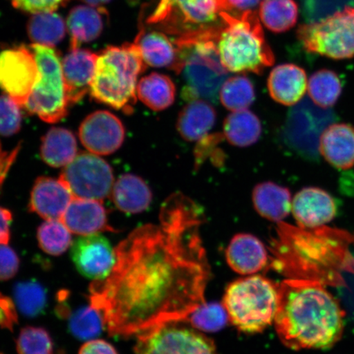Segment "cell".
<instances>
[{
    "instance_id": "5bb4252c",
    "label": "cell",
    "mask_w": 354,
    "mask_h": 354,
    "mask_svg": "<svg viewBox=\"0 0 354 354\" xmlns=\"http://www.w3.org/2000/svg\"><path fill=\"white\" fill-rule=\"evenodd\" d=\"M79 136L84 147L97 155L116 152L125 140V128L114 114L108 111H97L82 122Z\"/></svg>"
},
{
    "instance_id": "ba28073f",
    "label": "cell",
    "mask_w": 354,
    "mask_h": 354,
    "mask_svg": "<svg viewBox=\"0 0 354 354\" xmlns=\"http://www.w3.org/2000/svg\"><path fill=\"white\" fill-rule=\"evenodd\" d=\"M220 12L216 0H158L146 22L178 38L221 29Z\"/></svg>"
},
{
    "instance_id": "b9f144b4",
    "label": "cell",
    "mask_w": 354,
    "mask_h": 354,
    "mask_svg": "<svg viewBox=\"0 0 354 354\" xmlns=\"http://www.w3.org/2000/svg\"><path fill=\"white\" fill-rule=\"evenodd\" d=\"M19 10L32 13L54 12L69 0H11Z\"/></svg>"
},
{
    "instance_id": "cb8c5ba5",
    "label": "cell",
    "mask_w": 354,
    "mask_h": 354,
    "mask_svg": "<svg viewBox=\"0 0 354 354\" xmlns=\"http://www.w3.org/2000/svg\"><path fill=\"white\" fill-rule=\"evenodd\" d=\"M111 196L118 209L127 214H140L147 209L153 198L145 180L133 174L119 177Z\"/></svg>"
},
{
    "instance_id": "5b68a950",
    "label": "cell",
    "mask_w": 354,
    "mask_h": 354,
    "mask_svg": "<svg viewBox=\"0 0 354 354\" xmlns=\"http://www.w3.org/2000/svg\"><path fill=\"white\" fill-rule=\"evenodd\" d=\"M219 32L211 30L174 39L179 51L180 74L185 81L184 99L214 102L218 98L221 87L229 76L216 47Z\"/></svg>"
},
{
    "instance_id": "74e56055",
    "label": "cell",
    "mask_w": 354,
    "mask_h": 354,
    "mask_svg": "<svg viewBox=\"0 0 354 354\" xmlns=\"http://www.w3.org/2000/svg\"><path fill=\"white\" fill-rule=\"evenodd\" d=\"M19 354H54L50 334L39 327L28 326L21 330L17 342Z\"/></svg>"
},
{
    "instance_id": "8fae6325",
    "label": "cell",
    "mask_w": 354,
    "mask_h": 354,
    "mask_svg": "<svg viewBox=\"0 0 354 354\" xmlns=\"http://www.w3.org/2000/svg\"><path fill=\"white\" fill-rule=\"evenodd\" d=\"M134 351L135 354H218L212 339L177 322L141 332Z\"/></svg>"
},
{
    "instance_id": "7a4b0ae2",
    "label": "cell",
    "mask_w": 354,
    "mask_h": 354,
    "mask_svg": "<svg viewBox=\"0 0 354 354\" xmlns=\"http://www.w3.org/2000/svg\"><path fill=\"white\" fill-rule=\"evenodd\" d=\"M277 333L286 347L330 348L342 339L345 314L321 282L290 277L278 284Z\"/></svg>"
},
{
    "instance_id": "e0dca14e",
    "label": "cell",
    "mask_w": 354,
    "mask_h": 354,
    "mask_svg": "<svg viewBox=\"0 0 354 354\" xmlns=\"http://www.w3.org/2000/svg\"><path fill=\"white\" fill-rule=\"evenodd\" d=\"M73 198L59 179L39 177L30 194L29 209L46 220H61Z\"/></svg>"
},
{
    "instance_id": "60d3db41",
    "label": "cell",
    "mask_w": 354,
    "mask_h": 354,
    "mask_svg": "<svg viewBox=\"0 0 354 354\" xmlns=\"http://www.w3.org/2000/svg\"><path fill=\"white\" fill-rule=\"evenodd\" d=\"M19 257L7 245H0V281L10 280L19 271Z\"/></svg>"
},
{
    "instance_id": "bcb514c9",
    "label": "cell",
    "mask_w": 354,
    "mask_h": 354,
    "mask_svg": "<svg viewBox=\"0 0 354 354\" xmlns=\"http://www.w3.org/2000/svg\"><path fill=\"white\" fill-rule=\"evenodd\" d=\"M17 153V151H13L11 153L4 152L1 144H0V185L3 184L4 179H6L8 171L16 158Z\"/></svg>"
},
{
    "instance_id": "277c9868",
    "label": "cell",
    "mask_w": 354,
    "mask_h": 354,
    "mask_svg": "<svg viewBox=\"0 0 354 354\" xmlns=\"http://www.w3.org/2000/svg\"><path fill=\"white\" fill-rule=\"evenodd\" d=\"M138 46H109L98 55L91 95L95 100L131 113L136 103L138 77L146 70Z\"/></svg>"
},
{
    "instance_id": "f546056e",
    "label": "cell",
    "mask_w": 354,
    "mask_h": 354,
    "mask_svg": "<svg viewBox=\"0 0 354 354\" xmlns=\"http://www.w3.org/2000/svg\"><path fill=\"white\" fill-rule=\"evenodd\" d=\"M259 12L267 28L281 33L294 28L298 20L299 8L295 0H263Z\"/></svg>"
},
{
    "instance_id": "2e32d148",
    "label": "cell",
    "mask_w": 354,
    "mask_h": 354,
    "mask_svg": "<svg viewBox=\"0 0 354 354\" xmlns=\"http://www.w3.org/2000/svg\"><path fill=\"white\" fill-rule=\"evenodd\" d=\"M98 55L87 50L72 48L62 61L66 96L69 106L77 104L91 91Z\"/></svg>"
},
{
    "instance_id": "ee69618b",
    "label": "cell",
    "mask_w": 354,
    "mask_h": 354,
    "mask_svg": "<svg viewBox=\"0 0 354 354\" xmlns=\"http://www.w3.org/2000/svg\"><path fill=\"white\" fill-rule=\"evenodd\" d=\"M79 354H118L112 344L104 340H91L83 345Z\"/></svg>"
},
{
    "instance_id": "44dd1931",
    "label": "cell",
    "mask_w": 354,
    "mask_h": 354,
    "mask_svg": "<svg viewBox=\"0 0 354 354\" xmlns=\"http://www.w3.org/2000/svg\"><path fill=\"white\" fill-rule=\"evenodd\" d=\"M269 94L277 103L291 106L298 104L308 88L306 73L295 64L276 66L268 77Z\"/></svg>"
},
{
    "instance_id": "484cf974",
    "label": "cell",
    "mask_w": 354,
    "mask_h": 354,
    "mask_svg": "<svg viewBox=\"0 0 354 354\" xmlns=\"http://www.w3.org/2000/svg\"><path fill=\"white\" fill-rule=\"evenodd\" d=\"M104 8L93 6H77L73 8L68 17V28L72 48L80 44L95 41L103 32Z\"/></svg>"
},
{
    "instance_id": "83f0119b",
    "label": "cell",
    "mask_w": 354,
    "mask_h": 354,
    "mask_svg": "<svg viewBox=\"0 0 354 354\" xmlns=\"http://www.w3.org/2000/svg\"><path fill=\"white\" fill-rule=\"evenodd\" d=\"M136 95L148 108L159 112L174 103L176 86L167 75L153 73L140 80Z\"/></svg>"
},
{
    "instance_id": "d590c367",
    "label": "cell",
    "mask_w": 354,
    "mask_h": 354,
    "mask_svg": "<svg viewBox=\"0 0 354 354\" xmlns=\"http://www.w3.org/2000/svg\"><path fill=\"white\" fill-rule=\"evenodd\" d=\"M187 320L197 330L216 332L227 324L229 317L223 304L205 303L190 314Z\"/></svg>"
},
{
    "instance_id": "4316f807",
    "label": "cell",
    "mask_w": 354,
    "mask_h": 354,
    "mask_svg": "<svg viewBox=\"0 0 354 354\" xmlns=\"http://www.w3.org/2000/svg\"><path fill=\"white\" fill-rule=\"evenodd\" d=\"M77 154L76 138L65 128L54 127L43 137L41 155L44 162L54 167H65Z\"/></svg>"
},
{
    "instance_id": "ab89813d",
    "label": "cell",
    "mask_w": 354,
    "mask_h": 354,
    "mask_svg": "<svg viewBox=\"0 0 354 354\" xmlns=\"http://www.w3.org/2000/svg\"><path fill=\"white\" fill-rule=\"evenodd\" d=\"M21 106L10 96H0V135L11 136L21 129Z\"/></svg>"
},
{
    "instance_id": "52a82bcc",
    "label": "cell",
    "mask_w": 354,
    "mask_h": 354,
    "mask_svg": "<svg viewBox=\"0 0 354 354\" xmlns=\"http://www.w3.org/2000/svg\"><path fill=\"white\" fill-rule=\"evenodd\" d=\"M39 68L38 81L24 108L48 123H56L68 113L63 68L59 53L52 47L33 44L30 46Z\"/></svg>"
},
{
    "instance_id": "6da1fadb",
    "label": "cell",
    "mask_w": 354,
    "mask_h": 354,
    "mask_svg": "<svg viewBox=\"0 0 354 354\" xmlns=\"http://www.w3.org/2000/svg\"><path fill=\"white\" fill-rule=\"evenodd\" d=\"M203 216L192 199L172 194L158 225L136 228L116 247L112 272L94 281L88 295L111 335L187 320L206 303L210 266L201 236Z\"/></svg>"
},
{
    "instance_id": "ac0fdd59",
    "label": "cell",
    "mask_w": 354,
    "mask_h": 354,
    "mask_svg": "<svg viewBox=\"0 0 354 354\" xmlns=\"http://www.w3.org/2000/svg\"><path fill=\"white\" fill-rule=\"evenodd\" d=\"M61 221L72 233L79 236L115 232L108 223L107 212L102 202L73 198Z\"/></svg>"
},
{
    "instance_id": "3957f363",
    "label": "cell",
    "mask_w": 354,
    "mask_h": 354,
    "mask_svg": "<svg viewBox=\"0 0 354 354\" xmlns=\"http://www.w3.org/2000/svg\"><path fill=\"white\" fill-rule=\"evenodd\" d=\"M220 16L224 25L216 43L221 64L228 72L261 74L274 64L275 57L255 11L239 15L221 12Z\"/></svg>"
},
{
    "instance_id": "f1b7e54d",
    "label": "cell",
    "mask_w": 354,
    "mask_h": 354,
    "mask_svg": "<svg viewBox=\"0 0 354 354\" xmlns=\"http://www.w3.org/2000/svg\"><path fill=\"white\" fill-rule=\"evenodd\" d=\"M225 138L238 147L254 145L262 134V125L251 111L243 109L229 114L223 124Z\"/></svg>"
},
{
    "instance_id": "9a60e30c",
    "label": "cell",
    "mask_w": 354,
    "mask_h": 354,
    "mask_svg": "<svg viewBox=\"0 0 354 354\" xmlns=\"http://www.w3.org/2000/svg\"><path fill=\"white\" fill-rule=\"evenodd\" d=\"M291 212L299 228L317 230L335 218L337 206L326 190L307 187L292 199Z\"/></svg>"
},
{
    "instance_id": "7bdbcfd3",
    "label": "cell",
    "mask_w": 354,
    "mask_h": 354,
    "mask_svg": "<svg viewBox=\"0 0 354 354\" xmlns=\"http://www.w3.org/2000/svg\"><path fill=\"white\" fill-rule=\"evenodd\" d=\"M221 12L232 15H239L249 10H253L260 3V0H216Z\"/></svg>"
},
{
    "instance_id": "4dcf8cb0",
    "label": "cell",
    "mask_w": 354,
    "mask_h": 354,
    "mask_svg": "<svg viewBox=\"0 0 354 354\" xmlns=\"http://www.w3.org/2000/svg\"><path fill=\"white\" fill-rule=\"evenodd\" d=\"M28 32L34 44L53 48L64 38L66 26L54 12L35 13L28 22Z\"/></svg>"
},
{
    "instance_id": "8992f818",
    "label": "cell",
    "mask_w": 354,
    "mask_h": 354,
    "mask_svg": "<svg viewBox=\"0 0 354 354\" xmlns=\"http://www.w3.org/2000/svg\"><path fill=\"white\" fill-rule=\"evenodd\" d=\"M278 286L262 276L239 279L225 290L223 305L229 320L239 330L262 332L275 320Z\"/></svg>"
},
{
    "instance_id": "603a6c76",
    "label": "cell",
    "mask_w": 354,
    "mask_h": 354,
    "mask_svg": "<svg viewBox=\"0 0 354 354\" xmlns=\"http://www.w3.org/2000/svg\"><path fill=\"white\" fill-rule=\"evenodd\" d=\"M216 118V111L209 102L194 100L180 111L177 118V131L185 140H201L214 127Z\"/></svg>"
},
{
    "instance_id": "f35d334b",
    "label": "cell",
    "mask_w": 354,
    "mask_h": 354,
    "mask_svg": "<svg viewBox=\"0 0 354 354\" xmlns=\"http://www.w3.org/2000/svg\"><path fill=\"white\" fill-rule=\"evenodd\" d=\"M300 3L307 22L319 21L345 7L354 6V0H300Z\"/></svg>"
},
{
    "instance_id": "7402d4cb",
    "label": "cell",
    "mask_w": 354,
    "mask_h": 354,
    "mask_svg": "<svg viewBox=\"0 0 354 354\" xmlns=\"http://www.w3.org/2000/svg\"><path fill=\"white\" fill-rule=\"evenodd\" d=\"M135 44L139 47L146 65L169 68L180 74L178 48L165 33L158 30H141L137 35Z\"/></svg>"
},
{
    "instance_id": "f6af8a7d",
    "label": "cell",
    "mask_w": 354,
    "mask_h": 354,
    "mask_svg": "<svg viewBox=\"0 0 354 354\" xmlns=\"http://www.w3.org/2000/svg\"><path fill=\"white\" fill-rule=\"evenodd\" d=\"M11 212L0 206V245H8L10 240Z\"/></svg>"
},
{
    "instance_id": "ffe728a7",
    "label": "cell",
    "mask_w": 354,
    "mask_h": 354,
    "mask_svg": "<svg viewBox=\"0 0 354 354\" xmlns=\"http://www.w3.org/2000/svg\"><path fill=\"white\" fill-rule=\"evenodd\" d=\"M318 148L330 165L349 169L354 166V127L345 123L332 124L322 132Z\"/></svg>"
},
{
    "instance_id": "7dc6e473",
    "label": "cell",
    "mask_w": 354,
    "mask_h": 354,
    "mask_svg": "<svg viewBox=\"0 0 354 354\" xmlns=\"http://www.w3.org/2000/svg\"><path fill=\"white\" fill-rule=\"evenodd\" d=\"M88 4L93 7H101L104 4L109 3L111 0H83Z\"/></svg>"
},
{
    "instance_id": "7c38bea8",
    "label": "cell",
    "mask_w": 354,
    "mask_h": 354,
    "mask_svg": "<svg viewBox=\"0 0 354 354\" xmlns=\"http://www.w3.org/2000/svg\"><path fill=\"white\" fill-rule=\"evenodd\" d=\"M39 77L30 48L20 46L0 53V88L24 107Z\"/></svg>"
},
{
    "instance_id": "30bf717a",
    "label": "cell",
    "mask_w": 354,
    "mask_h": 354,
    "mask_svg": "<svg viewBox=\"0 0 354 354\" xmlns=\"http://www.w3.org/2000/svg\"><path fill=\"white\" fill-rule=\"evenodd\" d=\"M59 180L75 198L103 202L112 194L114 176L112 167L99 155L82 152L65 166Z\"/></svg>"
},
{
    "instance_id": "d6a6232c",
    "label": "cell",
    "mask_w": 354,
    "mask_h": 354,
    "mask_svg": "<svg viewBox=\"0 0 354 354\" xmlns=\"http://www.w3.org/2000/svg\"><path fill=\"white\" fill-rule=\"evenodd\" d=\"M219 98L224 107L232 112L247 109L255 100L253 83L245 76L230 77L221 86Z\"/></svg>"
},
{
    "instance_id": "d6986e66",
    "label": "cell",
    "mask_w": 354,
    "mask_h": 354,
    "mask_svg": "<svg viewBox=\"0 0 354 354\" xmlns=\"http://www.w3.org/2000/svg\"><path fill=\"white\" fill-rule=\"evenodd\" d=\"M225 258L234 272L241 275H254L269 264L267 249L258 238L250 234H238L230 242Z\"/></svg>"
},
{
    "instance_id": "e575fe53",
    "label": "cell",
    "mask_w": 354,
    "mask_h": 354,
    "mask_svg": "<svg viewBox=\"0 0 354 354\" xmlns=\"http://www.w3.org/2000/svg\"><path fill=\"white\" fill-rule=\"evenodd\" d=\"M15 299L17 307L25 316L37 317L46 308V290L37 281H30L17 284L15 288Z\"/></svg>"
},
{
    "instance_id": "8d00e7d4",
    "label": "cell",
    "mask_w": 354,
    "mask_h": 354,
    "mask_svg": "<svg viewBox=\"0 0 354 354\" xmlns=\"http://www.w3.org/2000/svg\"><path fill=\"white\" fill-rule=\"evenodd\" d=\"M69 328L79 339L88 340L100 335L104 328L100 313L93 307L80 308L70 318Z\"/></svg>"
},
{
    "instance_id": "1f68e13d",
    "label": "cell",
    "mask_w": 354,
    "mask_h": 354,
    "mask_svg": "<svg viewBox=\"0 0 354 354\" xmlns=\"http://www.w3.org/2000/svg\"><path fill=\"white\" fill-rule=\"evenodd\" d=\"M310 99L322 109L332 107L342 93V84L333 71L322 69L313 74L308 82Z\"/></svg>"
},
{
    "instance_id": "836d02e7",
    "label": "cell",
    "mask_w": 354,
    "mask_h": 354,
    "mask_svg": "<svg viewBox=\"0 0 354 354\" xmlns=\"http://www.w3.org/2000/svg\"><path fill=\"white\" fill-rule=\"evenodd\" d=\"M39 247L46 254L59 256L68 250L72 243L68 228L61 220H46L38 229Z\"/></svg>"
},
{
    "instance_id": "4fadbf2b",
    "label": "cell",
    "mask_w": 354,
    "mask_h": 354,
    "mask_svg": "<svg viewBox=\"0 0 354 354\" xmlns=\"http://www.w3.org/2000/svg\"><path fill=\"white\" fill-rule=\"evenodd\" d=\"M71 256L78 272L94 281L107 277L116 262L115 250L108 239L99 234L77 239L71 248Z\"/></svg>"
},
{
    "instance_id": "d4e9b609",
    "label": "cell",
    "mask_w": 354,
    "mask_h": 354,
    "mask_svg": "<svg viewBox=\"0 0 354 354\" xmlns=\"http://www.w3.org/2000/svg\"><path fill=\"white\" fill-rule=\"evenodd\" d=\"M255 209L263 218L281 223L291 211L292 198L289 189L272 183L256 185L253 192Z\"/></svg>"
},
{
    "instance_id": "9c48e42d",
    "label": "cell",
    "mask_w": 354,
    "mask_h": 354,
    "mask_svg": "<svg viewBox=\"0 0 354 354\" xmlns=\"http://www.w3.org/2000/svg\"><path fill=\"white\" fill-rule=\"evenodd\" d=\"M297 37L309 53L342 60L354 57V6L345 7L319 21L306 22Z\"/></svg>"
}]
</instances>
